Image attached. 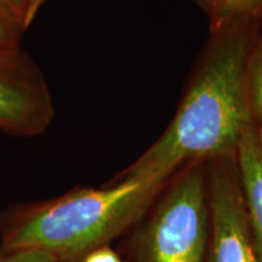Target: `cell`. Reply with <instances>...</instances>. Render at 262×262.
<instances>
[{
    "label": "cell",
    "mask_w": 262,
    "mask_h": 262,
    "mask_svg": "<svg viewBox=\"0 0 262 262\" xmlns=\"http://www.w3.org/2000/svg\"><path fill=\"white\" fill-rule=\"evenodd\" d=\"M247 91L253 123L262 140V39L255 42L249 57Z\"/></svg>",
    "instance_id": "8"
},
{
    "label": "cell",
    "mask_w": 262,
    "mask_h": 262,
    "mask_svg": "<svg viewBox=\"0 0 262 262\" xmlns=\"http://www.w3.org/2000/svg\"><path fill=\"white\" fill-rule=\"evenodd\" d=\"M171 179L116 178L101 188L10 204L0 211V253L40 251L56 262H80L139 221Z\"/></svg>",
    "instance_id": "2"
},
{
    "label": "cell",
    "mask_w": 262,
    "mask_h": 262,
    "mask_svg": "<svg viewBox=\"0 0 262 262\" xmlns=\"http://www.w3.org/2000/svg\"><path fill=\"white\" fill-rule=\"evenodd\" d=\"M210 235L206 163L170 180L143 226L137 262H205Z\"/></svg>",
    "instance_id": "3"
},
{
    "label": "cell",
    "mask_w": 262,
    "mask_h": 262,
    "mask_svg": "<svg viewBox=\"0 0 262 262\" xmlns=\"http://www.w3.org/2000/svg\"><path fill=\"white\" fill-rule=\"evenodd\" d=\"M0 262H56L50 255L40 251H18V253H0Z\"/></svg>",
    "instance_id": "10"
},
{
    "label": "cell",
    "mask_w": 262,
    "mask_h": 262,
    "mask_svg": "<svg viewBox=\"0 0 262 262\" xmlns=\"http://www.w3.org/2000/svg\"><path fill=\"white\" fill-rule=\"evenodd\" d=\"M24 28L0 2V50L21 47Z\"/></svg>",
    "instance_id": "9"
},
{
    "label": "cell",
    "mask_w": 262,
    "mask_h": 262,
    "mask_svg": "<svg viewBox=\"0 0 262 262\" xmlns=\"http://www.w3.org/2000/svg\"><path fill=\"white\" fill-rule=\"evenodd\" d=\"M204 12L212 34L262 17V0H193Z\"/></svg>",
    "instance_id": "7"
},
{
    "label": "cell",
    "mask_w": 262,
    "mask_h": 262,
    "mask_svg": "<svg viewBox=\"0 0 262 262\" xmlns=\"http://www.w3.org/2000/svg\"><path fill=\"white\" fill-rule=\"evenodd\" d=\"M210 235L205 262H260L255 250L235 159L206 163Z\"/></svg>",
    "instance_id": "5"
},
{
    "label": "cell",
    "mask_w": 262,
    "mask_h": 262,
    "mask_svg": "<svg viewBox=\"0 0 262 262\" xmlns=\"http://www.w3.org/2000/svg\"><path fill=\"white\" fill-rule=\"evenodd\" d=\"M44 2L45 0H28L27 10H26V16H25V22H24L25 31L32 25V22L34 21L35 16H37L39 9L41 8V5L44 4Z\"/></svg>",
    "instance_id": "13"
},
{
    "label": "cell",
    "mask_w": 262,
    "mask_h": 262,
    "mask_svg": "<svg viewBox=\"0 0 262 262\" xmlns=\"http://www.w3.org/2000/svg\"><path fill=\"white\" fill-rule=\"evenodd\" d=\"M4 4L9 12L19 22V25L24 28L26 10H27V2L28 0H0ZM25 31V28H24Z\"/></svg>",
    "instance_id": "12"
},
{
    "label": "cell",
    "mask_w": 262,
    "mask_h": 262,
    "mask_svg": "<svg viewBox=\"0 0 262 262\" xmlns=\"http://www.w3.org/2000/svg\"><path fill=\"white\" fill-rule=\"evenodd\" d=\"M255 24L212 35V42L163 135L120 179H165L186 164L235 159L253 125L247 91Z\"/></svg>",
    "instance_id": "1"
},
{
    "label": "cell",
    "mask_w": 262,
    "mask_h": 262,
    "mask_svg": "<svg viewBox=\"0 0 262 262\" xmlns=\"http://www.w3.org/2000/svg\"><path fill=\"white\" fill-rule=\"evenodd\" d=\"M55 117L51 91L35 61L22 48L0 50V131L31 139Z\"/></svg>",
    "instance_id": "4"
},
{
    "label": "cell",
    "mask_w": 262,
    "mask_h": 262,
    "mask_svg": "<svg viewBox=\"0 0 262 262\" xmlns=\"http://www.w3.org/2000/svg\"><path fill=\"white\" fill-rule=\"evenodd\" d=\"M80 262H123L110 245H103L90 251Z\"/></svg>",
    "instance_id": "11"
},
{
    "label": "cell",
    "mask_w": 262,
    "mask_h": 262,
    "mask_svg": "<svg viewBox=\"0 0 262 262\" xmlns=\"http://www.w3.org/2000/svg\"><path fill=\"white\" fill-rule=\"evenodd\" d=\"M235 163L251 239L262 262V140L254 124L241 141Z\"/></svg>",
    "instance_id": "6"
}]
</instances>
